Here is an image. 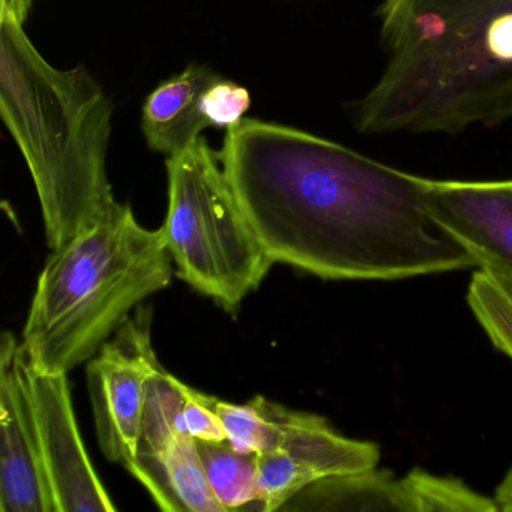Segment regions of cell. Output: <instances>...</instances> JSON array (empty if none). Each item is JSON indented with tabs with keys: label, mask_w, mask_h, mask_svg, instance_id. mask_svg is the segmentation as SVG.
Here are the masks:
<instances>
[{
	"label": "cell",
	"mask_w": 512,
	"mask_h": 512,
	"mask_svg": "<svg viewBox=\"0 0 512 512\" xmlns=\"http://www.w3.org/2000/svg\"><path fill=\"white\" fill-rule=\"evenodd\" d=\"M23 376L55 512H115L80 436L68 373L32 367L23 356Z\"/></svg>",
	"instance_id": "cell-9"
},
{
	"label": "cell",
	"mask_w": 512,
	"mask_h": 512,
	"mask_svg": "<svg viewBox=\"0 0 512 512\" xmlns=\"http://www.w3.org/2000/svg\"><path fill=\"white\" fill-rule=\"evenodd\" d=\"M422 185L428 214L512 295V179Z\"/></svg>",
	"instance_id": "cell-10"
},
{
	"label": "cell",
	"mask_w": 512,
	"mask_h": 512,
	"mask_svg": "<svg viewBox=\"0 0 512 512\" xmlns=\"http://www.w3.org/2000/svg\"><path fill=\"white\" fill-rule=\"evenodd\" d=\"M166 167L169 206L161 227L175 274L224 310H238L274 262L205 137L167 158Z\"/></svg>",
	"instance_id": "cell-5"
},
{
	"label": "cell",
	"mask_w": 512,
	"mask_h": 512,
	"mask_svg": "<svg viewBox=\"0 0 512 512\" xmlns=\"http://www.w3.org/2000/svg\"><path fill=\"white\" fill-rule=\"evenodd\" d=\"M0 115L34 179L52 251L115 211L107 175L112 103L85 67H52L7 13H0Z\"/></svg>",
	"instance_id": "cell-3"
},
{
	"label": "cell",
	"mask_w": 512,
	"mask_h": 512,
	"mask_svg": "<svg viewBox=\"0 0 512 512\" xmlns=\"http://www.w3.org/2000/svg\"><path fill=\"white\" fill-rule=\"evenodd\" d=\"M410 512H494L496 503L490 497L472 490L461 479L436 476L415 467L404 476Z\"/></svg>",
	"instance_id": "cell-15"
},
{
	"label": "cell",
	"mask_w": 512,
	"mask_h": 512,
	"mask_svg": "<svg viewBox=\"0 0 512 512\" xmlns=\"http://www.w3.org/2000/svg\"><path fill=\"white\" fill-rule=\"evenodd\" d=\"M182 382L158 365L149 379L142 431L125 469L167 512H226L209 487L196 439L182 421Z\"/></svg>",
	"instance_id": "cell-7"
},
{
	"label": "cell",
	"mask_w": 512,
	"mask_h": 512,
	"mask_svg": "<svg viewBox=\"0 0 512 512\" xmlns=\"http://www.w3.org/2000/svg\"><path fill=\"white\" fill-rule=\"evenodd\" d=\"M151 320V310L139 307L89 359L86 370L101 451L124 467L136 455L149 379L160 365Z\"/></svg>",
	"instance_id": "cell-8"
},
{
	"label": "cell",
	"mask_w": 512,
	"mask_h": 512,
	"mask_svg": "<svg viewBox=\"0 0 512 512\" xmlns=\"http://www.w3.org/2000/svg\"><path fill=\"white\" fill-rule=\"evenodd\" d=\"M467 304L493 346L512 359V295L484 269L473 272Z\"/></svg>",
	"instance_id": "cell-16"
},
{
	"label": "cell",
	"mask_w": 512,
	"mask_h": 512,
	"mask_svg": "<svg viewBox=\"0 0 512 512\" xmlns=\"http://www.w3.org/2000/svg\"><path fill=\"white\" fill-rule=\"evenodd\" d=\"M196 443L209 487L224 511H262L257 452L242 451L230 440H196Z\"/></svg>",
	"instance_id": "cell-14"
},
{
	"label": "cell",
	"mask_w": 512,
	"mask_h": 512,
	"mask_svg": "<svg viewBox=\"0 0 512 512\" xmlns=\"http://www.w3.org/2000/svg\"><path fill=\"white\" fill-rule=\"evenodd\" d=\"M182 392H184L182 421L188 433L196 440H211V442L229 440L220 416L200 400L197 389L182 383Z\"/></svg>",
	"instance_id": "cell-18"
},
{
	"label": "cell",
	"mask_w": 512,
	"mask_h": 512,
	"mask_svg": "<svg viewBox=\"0 0 512 512\" xmlns=\"http://www.w3.org/2000/svg\"><path fill=\"white\" fill-rule=\"evenodd\" d=\"M218 77L220 74L205 65L191 64L148 95L143 104L142 130L152 151L173 157L202 137L209 127L200 112V100Z\"/></svg>",
	"instance_id": "cell-12"
},
{
	"label": "cell",
	"mask_w": 512,
	"mask_h": 512,
	"mask_svg": "<svg viewBox=\"0 0 512 512\" xmlns=\"http://www.w3.org/2000/svg\"><path fill=\"white\" fill-rule=\"evenodd\" d=\"M163 227L146 229L130 205L53 250L38 278L20 343L26 362L70 373L97 355L134 308L172 283Z\"/></svg>",
	"instance_id": "cell-4"
},
{
	"label": "cell",
	"mask_w": 512,
	"mask_h": 512,
	"mask_svg": "<svg viewBox=\"0 0 512 512\" xmlns=\"http://www.w3.org/2000/svg\"><path fill=\"white\" fill-rule=\"evenodd\" d=\"M0 512H55L37 424L11 332L0 341Z\"/></svg>",
	"instance_id": "cell-11"
},
{
	"label": "cell",
	"mask_w": 512,
	"mask_h": 512,
	"mask_svg": "<svg viewBox=\"0 0 512 512\" xmlns=\"http://www.w3.org/2000/svg\"><path fill=\"white\" fill-rule=\"evenodd\" d=\"M250 107L248 89L221 76L205 89L200 100V112L208 127L226 131L241 124Z\"/></svg>",
	"instance_id": "cell-17"
},
{
	"label": "cell",
	"mask_w": 512,
	"mask_h": 512,
	"mask_svg": "<svg viewBox=\"0 0 512 512\" xmlns=\"http://www.w3.org/2000/svg\"><path fill=\"white\" fill-rule=\"evenodd\" d=\"M493 500L497 511L512 512V467L497 487Z\"/></svg>",
	"instance_id": "cell-19"
},
{
	"label": "cell",
	"mask_w": 512,
	"mask_h": 512,
	"mask_svg": "<svg viewBox=\"0 0 512 512\" xmlns=\"http://www.w3.org/2000/svg\"><path fill=\"white\" fill-rule=\"evenodd\" d=\"M266 254L323 280H404L478 269L425 205L422 176L259 119L218 152Z\"/></svg>",
	"instance_id": "cell-1"
},
{
	"label": "cell",
	"mask_w": 512,
	"mask_h": 512,
	"mask_svg": "<svg viewBox=\"0 0 512 512\" xmlns=\"http://www.w3.org/2000/svg\"><path fill=\"white\" fill-rule=\"evenodd\" d=\"M227 431L230 443L257 452V484L262 512L281 511L299 491L319 479L374 469L377 443L338 433L328 419L296 412L265 397L233 404L197 391Z\"/></svg>",
	"instance_id": "cell-6"
},
{
	"label": "cell",
	"mask_w": 512,
	"mask_h": 512,
	"mask_svg": "<svg viewBox=\"0 0 512 512\" xmlns=\"http://www.w3.org/2000/svg\"><path fill=\"white\" fill-rule=\"evenodd\" d=\"M385 67L350 104L365 136L455 134L512 118V0H383Z\"/></svg>",
	"instance_id": "cell-2"
},
{
	"label": "cell",
	"mask_w": 512,
	"mask_h": 512,
	"mask_svg": "<svg viewBox=\"0 0 512 512\" xmlns=\"http://www.w3.org/2000/svg\"><path fill=\"white\" fill-rule=\"evenodd\" d=\"M281 511L410 512L403 479L374 469L319 479L299 491Z\"/></svg>",
	"instance_id": "cell-13"
}]
</instances>
